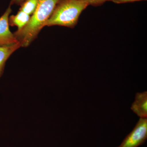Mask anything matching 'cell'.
I'll return each instance as SVG.
<instances>
[{"mask_svg": "<svg viewBox=\"0 0 147 147\" xmlns=\"http://www.w3.org/2000/svg\"><path fill=\"white\" fill-rule=\"evenodd\" d=\"M9 4L5 12L0 17V46H8L19 43L9 30V18L12 10Z\"/></svg>", "mask_w": 147, "mask_h": 147, "instance_id": "277c9868", "label": "cell"}, {"mask_svg": "<svg viewBox=\"0 0 147 147\" xmlns=\"http://www.w3.org/2000/svg\"><path fill=\"white\" fill-rule=\"evenodd\" d=\"M88 6L79 0H60L44 27L57 26L73 28L81 13Z\"/></svg>", "mask_w": 147, "mask_h": 147, "instance_id": "7a4b0ae2", "label": "cell"}, {"mask_svg": "<svg viewBox=\"0 0 147 147\" xmlns=\"http://www.w3.org/2000/svg\"><path fill=\"white\" fill-rule=\"evenodd\" d=\"M30 17V15L19 10L16 15L9 16V26H16L18 28L17 30H20L28 23Z\"/></svg>", "mask_w": 147, "mask_h": 147, "instance_id": "52a82bcc", "label": "cell"}, {"mask_svg": "<svg viewBox=\"0 0 147 147\" xmlns=\"http://www.w3.org/2000/svg\"><path fill=\"white\" fill-rule=\"evenodd\" d=\"M87 3L89 5L94 7L100 6L104 3L107 1H110V0H79Z\"/></svg>", "mask_w": 147, "mask_h": 147, "instance_id": "9c48e42d", "label": "cell"}, {"mask_svg": "<svg viewBox=\"0 0 147 147\" xmlns=\"http://www.w3.org/2000/svg\"><path fill=\"white\" fill-rule=\"evenodd\" d=\"M147 92H137L131 109L140 118H147Z\"/></svg>", "mask_w": 147, "mask_h": 147, "instance_id": "5b68a950", "label": "cell"}, {"mask_svg": "<svg viewBox=\"0 0 147 147\" xmlns=\"http://www.w3.org/2000/svg\"><path fill=\"white\" fill-rule=\"evenodd\" d=\"M147 139V118H140L136 125L117 147H138Z\"/></svg>", "mask_w": 147, "mask_h": 147, "instance_id": "3957f363", "label": "cell"}, {"mask_svg": "<svg viewBox=\"0 0 147 147\" xmlns=\"http://www.w3.org/2000/svg\"><path fill=\"white\" fill-rule=\"evenodd\" d=\"M60 0H38L36 9L28 24L13 33L21 47H27L37 38Z\"/></svg>", "mask_w": 147, "mask_h": 147, "instance_id": "6da1fadb", "label": "cell"}, {"mask_svg": "<svg viewBox=\"0 0 147 147\" xmlns=\"http://www.w3.org/2000/svg\"><path fill=\"white\" fill-rule=\"evenodd\" d=\"M147 0H110V1L116 4H123L125 3H133L134 2L146 1Z\"/></svg>", "mask_w": 147, "mask_h": 147, "instance_id": "30bf717a", "label": "cell"}, {"mask_svg": "<svg viewBox=\"0 0 147 147\" xmlns=\"http://www.w3.org/2000/svg\"><path fill=\"white\" fill-rule=\"evenodd\" d=\"M38 0H25L20 5L19 10L31 16L36 9Z\"/></svg>", "mask_w": 147, "mask_h": 147, "instance_id": "ba28073f", "label": "cell"}, {"mask_svg": "<svg viewBox=\"0 0 147 147\" xmlns=\"http://www.w3.org/2000/svg\"><path fill=\"white\" fill-rule=\"evenodd\" d=\"M25 1V0H11L10 4L11 5H12L16 4L20 6Z\"/></svg>", "mask_w": 147, "mask_h": 147, "instance_id": "8fae6325", "label": "cell"}, {"mask_svg": "<svg viewBox=\"0 0 147 147\" xmlns=\"http://www.w3.org/2000/svg\"><path fill=\"white\" fill-rule=\"evenodd\" d=\"M20 47L21 46L19 43L8 46H0V78L3 73L7 61Z\"/></svg>", "mask_w": 147, "mask_h": 147, "instance_id": "8992f818", "label": "cell"}]
</instances>
